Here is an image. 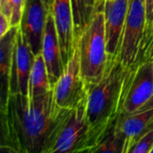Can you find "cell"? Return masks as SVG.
Wrapping results in <instances>:
<instances>
[{
    "label": "cell",
    "mask_w": 153,
    "mask_h": 153,
    "mask_svg": "<svg viewBox=\"0 0 153 153\" xmlns=\"http://www.w3.org/2000/svg\"><path fill=\"white\" fill-rule=\"evenodd\" d=\"M1 113V150L6 152L43 153L54 123L53 89L30 99L10 94Z\"/></svg>",
    "instance_id": "6da1fadb"
},
{
    "label": "cell",
    "mask_w": 153,
    "mask_h": 153,
    "mask_svg": "<svg viewBox=\"0 0 153 153\" xmlns=\"http://www.w3.org/2000/svg\"><path fill=\"white\" fill-rule=\"evenodd\" d=\"M126 71L118 56L108 57L102 77L97 82L88 84L86 114L90 126V152L123 112Z\"/></svg>",
    "instance_id": "7a4b0ae2"
},
{
    "label": "cell",
    "mask_w": 153,
    "mask_h": 153,
    "mask_svg": "<svg viewBox=\"0 0 153 153\" xmlns=\"http://www.w3.org/2000/svg\"><path fill=\"white\" fill-rule=\"evenodd\" d=\"M87 96L73 108H55V117L43 153L90 152Z\"/></svg>",
    "instance_id": "3957f363"
},
{
    "label": "cell",
    "mask_w": 153,
    "mask_h": 153,
    "mask_svg": "<svg viewBox=\"0 0 153 153\" xmlns=\"http://www.w3.org/2000/svg\"><path fill=\"white\" fill-rule=\"evenodd\" d=\"M104 4L105 1L96 6L91 22L75 39L79 51L81 74L87 84L97 82L102 77L108 60Z\"/></svg>",
    "instance_id": "277c9868"
},
{
    "label": "cell",
    "mask_w": 153,
    "mask_h": 153,
    "mask_svg": "<svg viewBox=\"0 0 153 153\" xmlns=\"http://www.w3.org/2000/svg\"><path fill=\"white\" fill-rule=\"evenodd\" d=\"M153 104L152 57L127 68L123 102L124 114H132Z\"/></svg>",
    "instance_id": "5b68a950"
},
{
    "label": "cell",
    "mask_w": 153,
    "mask_h": 153,
    "mask_svg": "<svg viewBox=\"0 0 153 153\" xmlns=\"http://www.w3.org/2000/svg\"><path fill=\"white\" fill-rule=\"evenodd\" d=\"M146 12L144 0H129L126 23L118 54L119 60L129 68L134 65L145 40Z\"/></svg>",
    "instance_id": "8992f818"
},
{
    "label": "cell",
    "mask_w": 153,
    "mask_h": 153,
    "mask_svg": "<svg viewBox=\"0 0 153 153\" xmlns=\"http://www.w3.org/2000/svg\"><path fill=\"white\" fill-rule=\"evenodd\" d=\"M88 84L81 74L79 51L75 43L73 56L64 66L63 74L53 87L55 108H73L86 96Z\"/></svg>",
    "instance_id": "52a82bcc"
},
{
    "label": "cell",
    "mask_w": 153,
    "mask_h": 153,
    "mask_svg": "<svg viewBox=\"0 0 153 153\" xmlns=\"http://www.w3.org/2000/svg\"><path fill=\"white\" fill-rule=\"evenodd\" d=\"M49 12L43 0L25 1L20 30L35 56L42 50L43 35Z\"/></svg>",
    "instance_id": "ba28073f"
},
{
    "label": "cell",
    "mask_w": 153,
    "mask_h": 153,
    "mask_svg": "<svg viewBox=\"0 0 153 153\" xmlns=\"http://www.w3.org/2000/svg\"><path fill=\"white\" fill-rule=\"evenodd\" d=\"M34 60L35 55L19 28L13 55L10 94L21 93L24 96L29 95V80Z\"/></svg>",
    "instance_id": "9c48e42d"
},
{
    "label": "cell",
    "mask_w": 153,
    "mask_h": 153,
    "mask_svg": "<svg viewBox=\"0 0 153 153\" xmlns=\"http://www.w3.org/2000/svg\"><path fill=\"white\" fill-rule=\"evenodd\" d=\"M129 0H105V31L108 57L118 56Z\"/></svg>",
    "instance_id": "30bf717a"
},
{
    "label": "cell",
    "mask_w": 153,
    "mask_h": 153,
    "mask_svg": "<svg viewBox=\"0 0 153 153\" xmlns=\"http://www.w3.org/2000/svg\"><path fill=\"white\" fill-rule=\"evenodd\" d=\"M60 44L64 66L73 56L75 49L74 16L71 0H54L51 8Z\"/></svg>",
    "instance_id": "8fae6325"
},
{
    "label": "cell",
    "mask_w": 153,
    "mask_h": 153,
    "mask_svg": "<svg viewBox=\"0 0 153 153\" xmlns=\"http://www.w3.org/2000/svg\"><path fill=\"white\" fill-rule=\"evenodd\" d=\"M116 127L126 140V153H129L138 139L153 128V104L132 114L122 113Z\"/></svg>",
    "instance_id": "7c38bea8"
},
{
    "label": "cell",
    "mask_w": 153,
    "mask_h": 153,
    "mask_svg": "<svg viewBox=\"0 0 153 153\" xmlns=\"http://www.w3.org/2000/svg\"><path fill=\"white\" fill-rule=\"evenodd\" d=\"M41 53L46 63L49 82L51 87L53 88L63 74L64 65L62 61L60 44L56 33L55 20L51 11L48 13L46 22Z\"/></svg>",
    "instance_id": "4fadbf2b"
},
{
    "label": "cell",
    "mask_w": 153,
    "mask_h": 153,
    "mask_svg": "<svg viewBox=\"0 0 153 153\" xmlns=\"http://www.w3.org/2000/svg\"><path fill=\"white\" fill-rule=\"evenodd\" d=\"M20 26H12L0 38V111L4 110L10 96V79L13 49Z\"/></svg>",
    "instance_id": "5bb4252c"
},
{
    "label": "cell",
    "mask_w": 153,
    "mask_h": 153,
    "mask_svg": "<svg viewBox=\"0 0 153 153\" xmlns=\"http://www.w3.org/2000/svg\"><path fill=\"white\" fill-rule=\"evenodd\" d=\"M51 87L46 63L42 53L35 56L29 80V98L33 99L48 93Z\"/></svg>",
    "instance_id": "9a60e30c"
},
{
    "label": "cell",
    "mask_w": 153,
    "mask_h": 153,
    "mask_svg": "<svg viewBox=\"0 0 153 153\" xmlns=\"http://www.w3.org/2000/svg\"><path fill=\"white\" fill-rule=\"evenodd\" d=\"M74 39H78L91 22L96 9L94 0H71Z\"/></svg>",
    "instance_id": "2e32d148"
},
{
    "label": "cell",
    "mask_w": 153,
    "mask_h": 153,
    "mask_svg": "<svg viewBox=\"0 0 153 153\" xmlns=\"http://www.w3.org/2000/svg\"><path fill=\"white\" fill-rule=\"evenodd\" d=\"M91 152L126 153V140L117 129L116 123Z\"/></svg>",
    "instance_id": "e0dca14e"
},
{
    "label": "cell",
    "mask_w": 153,
    "mask_h": 153,
    "mask_svg": "<svg viewBox=\"0 0 153 153\" xmlns=\"http://www.w3.org/2000/svg\"><path fill=\"white\" fill-rule=\"evenodd\" d=\"M144 4L146 12V32L145 40L142 49L153 45V0H144Z\"/></svg>",
    "instance_id": "ac0fdd59"
},
{
    "label": "cell",
    "mask_w": 153,
    "mask_h": 153,
    "mask_svg": "<svg viewBox=\"0 0 153 153\" xmlns=\"http://www.w3.org/2000/svg\"><path fill=\"white\" fill-rule=\"evenodd\" d=\"M26 0H8L11 26H20Z\"/></svg>",
    "instance_id": "d6986e66"
},
{
    "label": "cell",
    "mask_w": 153,
    "mask_h": 153,
    "mask_svg": "<svg viewBox=\"0 0 153 153\" xmlns=\"http://www.w3.org/2000/svg\"><path fill=\"white\" fill-rule=\"evenodd\" d=\"M153 147V128L142 135L129 153H150Z\"/></svg>",
    "instance_id": "ffe728a7"
},
{
    "label": "cell",
    "mask_w": 153,
    "mask_h": 153,
    "mask_svg": "<svg viewBox=\"0 0 153 153\" xmlns=\"http://www.w3.org/2000/svg\"><path fill=\"white\" fill-rule=\"evenodd\" d=\"M11 27L9 19L5 15L0 13V38L4 36Z\"/></svg>",
    "instance_id": "44dd1931"
},
{
    "label": "cell",
    "mask_w": 153,
    "mask_h": 153,
    "mask_svg": "<svg viewBox=\"0 0 153 153\" xmlns=\"http://www.w3.org/2000/svg\"><path fill=\"white\" fill-rule=\"evenodd\" d=\"M0 13L5 15L9 19L10 15L8 9V0H0Z\"/></svg>",
    "instance_id": "7402d4cb"
},
{
    "label": "cell",
    "mask_w": 153,
    "mask_h": 153,
    "mask_svg": "<svg viewBox=\"0 0 153 153\" xmlns=\"http://www.w3.org/2000/svg\"><path fill=\"white\" fill-rule=\"evenodd\" d=\"M43 1L45 2V4H46V5H47L48 9L49 11H51V8H52V5H53V2H54V0H43Z\"/></svg>",
    "instance_id": "603a6c76"
},
{
    "label": "cell",
    "mask_w": 153,
    "mask_h": 153,
    "mask_svg": "<svg viewBox=\"0 0 153 153\" xmlns=\"http://www.w3.org/2000/svg\"><path fill=\"white\" fill-rule=\"evenodd\" d=\"M105 0H94V3H95V5L97 6L98 4H101L102 2H104Z\"/></svg>",
    "instance_id": "cb8c5ba5"
},
{
    "label": "cell",
    "mask_w": 153,
    "mask_h": 153,
    "mask_svg": "<svg viewBox=\"0 0 153 153\" xmlns=\"http://www.w3.org/2000/svg\"><path fill=\"white\" fill-rule=\"evenodd\" d=\"M150 153H153V147L152 148V150H151V152H150Z\"/></svg>",
    "instance_id": "d4e9b609"
},
{
    "label": "cell",
    "mask_w": 153,
    "mask_h": 153,
    "mask_svg": "<svg viewBox=\"0 0 153 153\" xmlns=\"http://www.w3.org/2000/svg\"><path fill=\"white\" fill-rule=\"evenodd\" d=\"M152 60H153V56H152Z\"/></svg>",
    "instance_id": "484cf974"
}]
</instances>
